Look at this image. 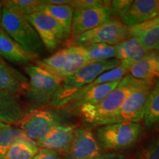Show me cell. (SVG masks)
I'll return each instance as SVG.
<instances>
[{
    "instance_id": "obj_1",
    "label": "cell",
    "mask_w": 159,
    "mask_h": 159,
    "mask_svg": "<svg viewBox=\"0 0 159 159\" xmlns=\"http://www.w3.org/2000/svg\"><path fill=\"white\" fill-rule=\"evenodd\" d=\"M136 78L128 74L110 94L96 105H83L76 111L83 122L91 126L111 125L123 101L134 86Z\"/></svg>"
},
{
    "instance_id": "obj_2",
    "label": "cell",
    "mask_w": 159,
    "mask_h": 159,
    "mask_svg": "<svg viewBox=\"0 0 159 159\" xmlns=\"http://www.w3.org/2000/svg\"><path fill=\"white\" fill-rule=\"evenodd\" d=\"M120 64L118 59L113 58L89 63L80 69L74 74L64 79L61 88L49 102L48 107L56 110L64 108L79 91L92 83L102 73L116 68Z\"/></svg>"
},
{
    "instance_id": "obj_3",
    "label": "cell",
    "mask_w": 159,
    "mask_h": 159,
    "mask_svg": "<svg viewBox=\"0 0 159 159\" xmlns=\"http://www.w3.org/2000/svg\"><path fill=\"white\" fill-rule=\"evenodd\" d=\"M0 27L22 48L39 57L45 53L46 49L34 27L23 16L3 6Z\"/></svg>"
},
{
    "instance_id": "obj_4",
    "label": "cell",
    "mask_w": 159,
    "mask_h": 159,
    "mask_svg": "<svg viewBox=\"0 0 159 159\" xmlns=\"http://www.w3.org/2000/svg\"><path fill=\"white\" fill-rule=\"evenodd\" d=\"M28 76V88L25 94L35 105L49 104L61 88L64 79L52 74L37 64L30 63L25 68Z\"/></svg>"
},
{
    "instance_id": "obj_5",
    "label": "cell",
    "mask_w": 159,
    "mask_h": 159,
    "mask_svg": "<svg viewBox=\"0 0 159 159\" xmlns=\"http://www.w3.org/2000/svg\"><path fill=\"white\" fill-rule=\"evenodd\" d=\"M35 63L52 74L65 79L90 63L85 56L82 47L66 46L51 56L36 60Z\"/></svg>"
},
{
    "instance_id": "obj_6",
    "label": "cell",
    "mask_w": 159,
    "mask_h": 159,
    "mask_svg": "<svg viewBox=\"0 0 159 159\" xmlns=\"http://www.w3.org/2000/svg\"><path fill=\"white\" fill-rule=\"evenodd\" d=\"M130 37V28L120 20L111 19L108 22L82 34L70 37L66 46L85 47L96 43L116 46Z\"/></svg>"
},
{
    "instance_id": "obj_7",
    "label": "cell",
    "mask_w": 159,
    "mask_h": 159,
    "mask_svg": "<svg viewBox=\"0 0 159 159\" xmlns=\"http://www.w3.org/2000/svg\"><path fill=\"white\" fill-rule=\"evenodd\" d=\"M139 123L119 122L102 126L97 130L96 139L99 146L106 150H120L130 148L142 134Z\"/></svg>"
},
{
    "instance_id": "obj_8",
    "label": "cell",
    "mask_w": 159,
    "mask_h": 159,
    "mask_svg": "<svg viewBox=\"0 0 159 159\" xmlns=\"http://www.w3.org/2000/svg\"><path fill=\"white\" fill-rule=\"evenodd\" d=\"M155 82L136 79L134 86L113 118L111 124L139 122L144 117L145 105Z\"/></svg>"
},
{
    "instance_id": "obj_9",
    "label": "cell",
    "mask_w": 159,
    "mask_h": 159,
    "mask_svg": "<svg viewBox=\"0 0 159 159\" xmlns=\"http://www.w3.org/2000/svg\"><path fill=\"white\" fill-rule=\"evenodd\" d=\"M65 124L62 115L56 109H34L25 113L19 128L31 140L37 142L53 128Z\"/></svg>"
},
{
    "instance_id": "obj_10",
    "label": "cell",
    "mask_w": 159,
    "mask_h": 159,
    "mask_svg": "<svg viewBox=\"0 0 159 159\" xmlns=\"http://www.w3.org/2000/svg\"><path fill=\"white\" fill-rule=\"evenodd\" d=\"M25 18L34 27L46 50L49 52L57 51L66 40L69 39L62 26L45 13L35 12Z\"/></svg>"
},
{
    "instance_id": "obj_11",
    "label": "cell",
    "mask_w": 159,
    "mask_h": 159,
    "mask_svg": "<svg viewBox=\"0 0 159 159\" xmlns=\"http://www.w3.org/2000/svg\"><path fill=\"white\" fill-rule=\"evenodd\" d=\"M102 155L96 137L90 128H77L69 148L61 159H95Z\"/></svg>"
},
{
    "instance_id": "obj_12",
    "label": "cell",
    "mask_w": 159,
    "mask_h": 159,
    "mask_svg": "<svg viewBox=\"0 0 159 159\" xmlns=\"http://www.w3.org/2000/svg\"><path fill=\"white\" fill-rule=\"evenodd\" d=\"M111 19L113 18L110 9L105 7L74 10L70 37L96 28Z\"/></svg>"
},
{
    "instance_id": "obj_13",
    "label": "cell",
    "mask_w": 159,
    "mask_h": 159,
    "mask_svg": "<svg viewBox=\"0 0 159 159\" xmlns=\"http://www.w3.org/2000/svg\"><path fill=\"white\" fill-rule=\"evenodd\" d=\"M121 80L102 83L94 86H85L72 97L69 104L63 110L66 108L71 111H77L83 105L97 104L116 89Z\"/></svg>"
},
{
    "instance_id": "obj_14",
    "label": "cell",
    "mask_w": 159,
    "mask_h": 159,
    "mask_svg": "<svg viewBox=\"0 0 159 159\" xmlns=\"http://www.w3.org/2000/svg\"><path fill=\"white\" fill-rule=\"evenodd\" d=\"M159 15V0H136L120 21L128 27H134L154 19Z\"/></svg>"
},
{
    "instance_id": "obj_15",
    "label": "cell",
    "mask_w": 159,
    "mask_h": 159,
    "mask_svg": "<svg viewBox=\"0 0 159 159\" xmlns=\"http://www.w3.org/2000/svg\"><path fill=\"white\" fill-rule=\"evenodd\" d=\"M77 128L75 125H57L43 139L36 142L37 146L39 149L53 150L61 155L69 148Z\"/></svg>"
},
{
    "instance_id": "obj_16",
    "label": "cell",
    "mask_w": 159,
    "mask_h": 159,
    "mask_svg": "<svg viewBox=\"0 0 159 159\" xmlns=\"http://www.w3.org/2000/svg\"><path fill=\"white\" fill-rule=\"evenodd\" d=\"M28 84V78L21 71L0 62V90L18 97L25 94Z\"/></svg>"
},
{
    "instance_id": "obj_17",
    "label": "cell",
    "mask_w": 159,
    "mask_h": 159,
    "mask_svg": "<svg viewBox=\"0 0 159 159\" xmlns=\"http://www.w3.org/2000/svg\"><path fill=\"white\" fill-rule=\"evenodd\" d=\"M0 57L16 65H28L37 57L30 54L0 27Z\"/></svg>"
},
{
    "instance_id": "obj_18",
    "label": "cell",
    "mask_w": 159,
    "mask_h": 159,
    "mask_svg": "<svg viewBox=\"0 0 159 159\" xmlns=\"http://www.w3.org/2000/svg\"><path fill=\"white\" fill-rule=\"evenodd\" d=\"M115 47L116 58L120 61L121 66L127 70L130 66L145 58L150 52L134 37H130Z\"/></svg>"
},
{
    "instance_id": "obj_19",
    "label": "cell",
    "mask_w": 159,
    "mask_h": 159,
    "mask_svg": "<svg viewBox=\"0 0 159 159\" xmlns=\"http://www.w3.org/2000/svg\"><path fill=\"white\" fill-rule=\"evenodd\" d=\"M130 37L138 39L147 50H159V17L131 27Z\"/></svg>"
},
{
    "instance_id": "obj_20",
    "label": "cell",
    "mask_w": 159,
    "mask_h": 159,
    "mask_svg": "<svg viewBox=\"0 0 159 159\" xmlns=\"http://www.w3.org/2000/svg\"><path fill=\"white\" fill-rule=\"evenodd\" d=\"M128 71L136 79L150 82L158 80L159 52H150L145 58L130 66Z\"/></svg>"
},
{
    "instance_id": "obj_21",
    "label": "cell",
    "mask_w": 159,
    "mask_h": 159,
    "mask_svg": "<svg viewBox=\"0 0 159 159\" xmlns=\"http://www.w3.org/2000/svg\"><path fill=\"white\" fill-rule=\"evenodd\" d=\"M25 112L16 97L0 90V122L7 125H18Z\"/></svg>"
},
{
    "instance_id": "obj_22",
    "label": "cell",
    "mask_w": 159,
    "mask_h": 159,
    "mask_svg": "<svg viewBox=\"0 0 159 159\" xmlns=\"http://www.w3.org/2000/svg\"><path fill=\"white\" fill-rule=\"evenodd\" d=\"M37 12L45 13L54 19L62 26L69 39L70 38L73 14H74V9L70 5H57L47 4L42 0V4L39 6Z\"/></svg>"
},
{
    "instance_id": "obj_23",
    "label": "cell",
    "mask_w": 159,
    "mask_h": 159,
    "mask_svg": "<svg viewBox=\"0 0 159 159\" xmlns=\"http://www.w3.org/2000/svg\"><path fill=\"white\" fill-rule=\"evenodd\" d=\"M39 148L29 138L21 139L11 145L3 159H33Z\"/></svg>"
},
{
    "instance_id": "obj_24",
    "label": "cell",
    "mask_w": 159,
    "mask_h": 159,
    "mask_svg": "<svg viewBox=\"0 0 159 159\" xmlns=\"http://www.w3.org/2000/svg\"><path fill=\"white\" fill-rule=\"evenodd\" d=\"M143 120L150 128L159 125V80L155 82L151 89L145 105Z\"/></svg>"
},
{
    "instance_id": "obj_25",
    "label": "cell",
    "mask_w": 159,
    "mask_h": 159,
    "mask_svg": "<svg viewBox=\"0 0 159 159\" xmlns=\"http://www.w3.org/2000/svg\"><path fill=\"white\" fill-rule=\"evenodd\" d=\"M89 62L97 63L116 57V47L112 45L96 43L81 47Z\"/></svg>"
},
{
    "instance_id": "obj_26",
    "label": "cell",
    "mask_w": 159,
    "mask_h": 159,
    "mask_svg": "<svg viewBox=\"0 0 159 159\" xmlns=\"http://www.w3.org/2000/svg\"><path fill=\"white\" fill-rule=\"evenodd\" d=\"M28 138L19 128L9 125L0 130V159H3L11 146L17 140Z\"/></svg>"
},
{
    "instance_id": "obj_27",
    "label": "cell",
    "mask_w": 159,
    "mask_h": 159,
    "mask_svg": "<svg viewBox=\"0 0 159 159\" xmlns=\"http://www.w3.org/2000/svg\"><path fill=\"white\" fill-rule=\"evenodd\" d=\"M3 2L7 8L25 17L37 12L42 0H7Z\"/></svg>"
},
{
    "instance_id": "obj_28",
    "label": "cell",
    "mask_w": 159,
    "mask_h": 159,
    "mask_svg": "<svg viewBox=\"0 0 159 159\" xmlns=\"http://www.w3.org/2000/svg\"><path fill=\"white\" fill-rule=\"evenodd\" d=\"M74 10L92 7H105L110 9L111 1L107 0H71L70 5Z\"/></svg>"
},
{
    "instance_id": "obj_29",
    "label": "cell",
    "mask_w": 159,
    "mask_h": 159,
    "mask_svg": "<svg viewBox=\"0 0 159 159\" xmlns=\"http://www.w3.org/2000/svg\"><path fill=\"white\" fill-rule=\"evenodd\" d=\"M137 159H159V139L141 149Z\"/></svg>"
},
{
    "instance_id": "obj_30",
    "label": "cell",
    "mask_w": 159,
    "mask_h": 159,
    "mask_svg": "<svg viewBox=\"0 0 159 159\" xmlns=\"http://www.w3.org/2000/svg\"><path fill=\"white\" fill-rule=\"evenodd\" d=\"M132 0H114L111 1L110 11L112 16L121 18L132 5Z\"/></svg>"
},
{
    "instance_id": "obj_31",
    "label": "cell",
    "mask_w": 159,
    "mask_h": 159,
    "mask_svg": "<svg viewBox=\"0 0 159 159\" xmlns=\"http://www.w3.org/2000/svg\"><path fill=\"white\" fill-rule=\"evenodd\" d=\"M33 159H61V156L55 151L47 149H39V152Z\"/></svg>"
},
{
    "instance_id": "obj_32",
    "label": "cell",
    "mask_w": 159,
    "mask_h": 159,
    "mask_svg": "<svg viewBox=\"0 0 159 159\" xmlns=\"http://www.w3.org/2000/svg\"><path fill=\"white\" fill-rule=\"evenodd\" d=\"M95 159H126V158H125V156H123V155L108 152V153L101 155L100 156Z\"/></svg>"
},
{
    "instance_id": "obj_33",
    "label": "cell",
    "mask_w": 159,
    "mask_h": 159,
    "mask_svg": "<svg viewBox=\"0 0 159 159\" xmlns=\"http://www.w3.org/2000/svg\"><path fill=\"white\" fill-rule=\"evenodd\" d=\"M45 3L52 4V5H70L71 0H43Z\"/></svg>"
},
{
    "instance_id": "obj_34",
    "label": "cell",
    "mask_w": 159,
    "mask_h": 159,
    "mask_svg": "<svg viewBox=\"0 0 159 159\" xmlns=\"http://www.w3.org/2000/svg\"><path fill=\"white\" fill-rule=\"evenodd\" d=\"M9 125H11L5 124V123H3V122H0V130H2V129H4V128H7V127H8Z\"/></svg>"
},
{
    "instance_id": "obj_35",
    "label": "cell",
    "mask_w": 159,
    "mask_h": 159,
    "mask_svg": "<svg viewBox=\"0 0 159 159\" xmlns=\"http://www.w3.org/2000/svg\"><path fill=\"white\" fill-rule=\"evenodd\" d=\"M2 3L0 2V24H1V19H2Z\"/></svg>"
},
{
    "instance_id": "obj_36",
    "label": "cell",
    "mask_w": 159,
    "mask_h": 159,
    "mask_svg": "<svg viewBox=\"0 0 159 159\" xmlns=\"http://www.w3.org/2000/svg\"><path fill=\"white\" fill-rule=\"evenodd\" d=\"M158 16H159V15H158Z\"/></svg>"
}]
</instances>
